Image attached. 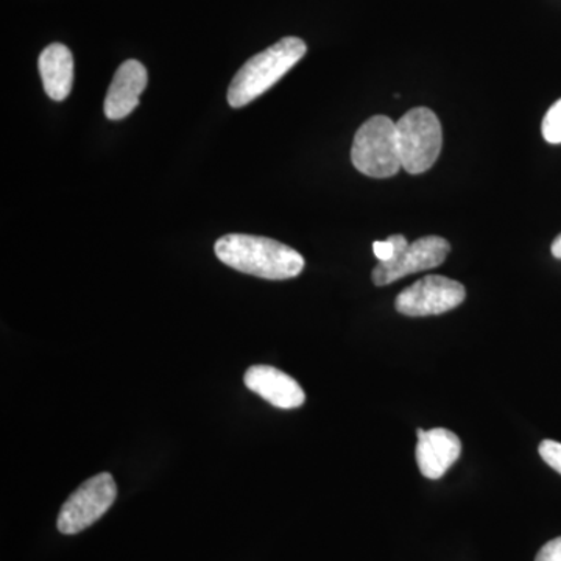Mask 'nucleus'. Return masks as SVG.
I'll list each match as a JSON object with an SVG mask.
<instances>
[{
    "label": "nucleus",
    "mask_w": 561,
    "mask_h": 561,
    "mask_svg": "<svg viewBox=\"0 0 561 561\" xmlns=\"http://www.w3.org/2000/svg\"><path fill=\"white\" fill-rule=\"evenodd\" d=\"M214 250L228 267L257 278L290 279L305 268V257L297 250L262 236L227 234Z\"/></svg>",
    "instance_id": "1"
},
{
    "label": "nucleus",
    "mask_w": 561,
    "mask_h": 561,
    "mask_svg": "<svg viewBox=\"0 0 561 561\" xmlns=\"http://www.w3.org/2000/svg\"><path fill=\"white\" fill-rule=\"evenodd\" d=\"M308 51L305 41L287 36L261 54L251 57L239 69L228 90V103L242 108L271 90Z\"/></svg>",
    "instance_id": "2"
},
{
    "label": "nucleus",
    "mask_w": 561,
    "mask_h": 561,
    "mask_svg": "<svg viewBox=\"0 0 561 561\" xmlns=\"http://www.w3.org/2000/svg\"><path fill=\"white\" fill-rule=\"evenodd\" d=\"M351 161L371 179H390L401 171L397 124L386 116H375L362 124L353 140Z\"/></svg>",
    "instance_id": "3"
},
{
    "label": "nucleus",
    "mask_w": 561,
    "mask_h": 561,
    "mask_svg": "<svg viewBox=\"0 0 561 561\" xmlns=\"http://www.w3.org/2000/svg\"><path fill=\"white\" fill-rule=\"evenodd\" d=\"M397 135L401 165L405 172L412 175L427 172L440 157L442 124L434 111L430 108L408 111L397 122Z\"/></svg>",
    "instance_id": "4"
},
{
    "label": "nucleus",
    "mask_w": 561,
    "mask_h": 561,
    "mask_svg": "<svg viewBox=\"0 0 561 561\" xmlns=\"http://www.w3.org/2000/svg\"><path fill=\"white\" fill-rule=\"evenodd\" d=\"M117 497V485L110 472H101L81 483L70 494L58 515V530L65 535L80 534L110 511Z\"/></svg>",
    "instance_id": "5"
},
{
    "label": "nucleus",
    "mask_w": 561,
    "mask_h": 561,
    "mask_svg": "<svg viewBox=\"0 0 561 561\" xmlns=\"http://www.w3.org/2000/svg\"><path fill=\"white\" fill-rule=\"evenodd\" d=\"M467 297L463 284L440 275L424 276L411 287L401 291L394 308L402 316H440L453 311Z\"/></svg>",
    "instance_id": "6"
},
{
    "label": "nucleus",
    "mask_w": 561,
    "mask_h": 561,
    "mask_svg": "<svg viewBox=\"0 0 561 561\" xmlns=\"http://www.w3.org/2000/svg\"><path fill=\"white\" fill-rule=\"evenodd\" d=\"M449 251H451V245L440 236L421 238L398 251L393 260L379 262L373 268V283L379 287L389 286L394 280L413 275V273L432 271L446 261Z\"/></svg>",
    "instance_id": "7"
},
{
    "label": "nucleus",
    "mask_w": 561,
    "mask_h": 561,
    "mask_svg": "<svg viewBox=\"0 0 561 561\" xmlns=\"http://www.w3.org/2000/svg\"><path fill=\"white\" fill-rule=\"evenodd\" d=\"M247 389L260 394L262 400L271 402L278 409H298L305 404L306 394L300 383L291 376L271 367V365H254L243 376Z\"/></svg>",
    "instance_id": "8"
},
{
    "label": "nucleus",
    "mask_w": 561,
    "mask_h": 561,
    "mask_svg": "<svg viewBox=\"0 0 561 561\" xmlns=\"http://www.w3.org/2000/svg\"><path fill=\"white\" fill-rule=\"evenodd\" d=\"M416 463L424 478L437 481L459 460L460 438L454 432L435 427L431 431H416Z\"/></svg>",
    "instance_id": "9"
},
{
    "label": "nucleus",
    "mask_w": 561,
    "mask_h": 561,
    "mask_svg": "<svg viewBox=\"0 0 561 561\" xmlns=\"http://www.w3.org/2000/svg\"><path fill=\"white\" fill-rule=\"evenodd\" d=\"M147 69L138 60H128L114 73L105 99V114L110 121L127 117L139 105V98L147 88Z\"/></svg>",
    "instance_id": "10"
},
{
    "label": "nucleus",
    "mask_w": 561,
    "mask_h": 561,
    "mask_svg": "<svg viewBox=\"0 0 561 561\" xmlns=\"http://www.w3.org/2000/svg\"><path fill=\"white\" fill-rule=\"evenodd\" d=\"M38 68L44 90L55 102L68 99L73 83L72 51L65 44L55 43L41 51Z\"/></svg>",
    "instance_id": "11"
},
{
    "label": "nucleus",
    "mask_w": 561,
    "mask_h": 561,
    "mask_svg": "<svg viewBox=\"0 0 561 561\" xmlns=\"http://www.w3.org/2000/svg\"><path fill=\"white\" fill-rule=\"evenodd\" d=\"M541 131L549 144H561V99L546 113Z\"/></svg>",
    "instance_id": "12"
},
{
    "label": "nucleus",
    "mask_w": 561,
    "mask_h": 561,
    "mask_svg": "<svg viewBox=\"0 0 561 561\" xmlns=\"http://www.w3.org/2000/svg\"><path fill=\"white\" fill-rule=\"evenodd\" d=\"M409 245L408 239L402 234L389 236L387 241H378L373 243V253L378 257L379 262H389L397 256L398 251Z\"/></svg>",
    "instance_id": "13"
},
{
    "label": "nucleus",
    "mask_w": 561,
    "mask_h": 561,
    "mask_svg": "<svg viewBox=\"0 0 561 561\" xmlns=\"http://www.w3.org/2000/svg\"><path fill=\"white\" fill-rule=\"evenodd\" d=\"M541 459L561 474V443L553 440L541 442L540 448H538Z\"/></svg>",
    "instance_id": "14"
},
{
    "label": "nucleus",
    "mask_w": 561,
    "mask_h": 561,
    "mask_svg": "<svg viewBox=\"0 0 561 561\" xmlns=\"http://www.w3.org/2000/svg\"><path fill=\"white\" fill-rule=\"evenodd\" d=\"M535 561H561V537L546 542L537 553Z\"/></svg>",
    "instance_id": "15"
},
{
    "label": "nucleus",
    "mask_w": 561,
    "mask_h": 561,
    "mask_svg": "<svg viewBox=\"0 0 561 561\" xmlns=\"http://www.w3.org/2000/svg\"><path fill=\"white\" fill-rule=\"evenodd\" d=\"M552 254L557 260H561V234L557 236L556 241L552 242Z\"/></svg>",
    "instance_id": "16"
}]
</instances>
